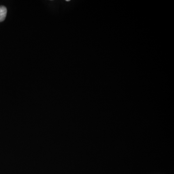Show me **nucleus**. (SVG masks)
<instances>
[{
    "label": "nucleus",
    "instance_id": "f257e3e1",
    "mask_svg": "<svg viewBox=\"0 0 174 174\" xmlns=\"http://www.w3.org/2000/svg\"><path fill=\"white\" fill-rule=\"evenodd\" d=\"M7 14V9L4 6H0V22L5 20Z\"/></svg>",
    "mask_w": 174,
    "mask_h": 174
}]
</instances>
